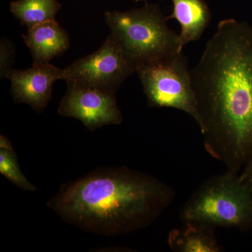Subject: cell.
<instances>
[{"mask_svg": "<svg viewBox=\"0 0 252 252\" xmlns=\"http://www.w3.org/2000/svg\"><path fill=\"white\" fill-rule=\"evenodd\" d=\"M191 72L207 153L240 173L252 158V26L220 21Z\"/></svg>", "mask_w": 252, "mask_h": 252, "instance_id": "6da1fadb", "label": "cell"}, {"mask_svg": "<svg viewBox=\"0 0 252 252\" xmlns=\"http://www.w3.org/2000/svg\"><path fill=\"white\" fill-rule=\"evenodd\" d=\"M175 196L172 187L145 172L101 167L63 184L46 205L83 231L117 236L150 226Z\"/></svg>", "mask_w": 252, "mask_h": 252, "instance_id": "7a4b0ae2", "label": "cell"}, {"mask_svg": "<svg viewBox=\"0 0 252 252\" xmlns=\"http://www.w3.org/2000/svg\"><path fill=\"white\" fill-rule=\"evenodd\" d=\"M182 223L245 230L252 227V191L240 173L225 171L204 182L181 210Z\"/></svg>", "mask_w": 252, "mask_h": 252, "instance_id": "3957f363", "label": "cell"}, {"mask_svg": "<svg viewBox=\"0 0 252 252\" xmlns=\"http://www.w3.org/2000/svg\"><path fill=\"white\" fill-rule=\"evenodd\" d=\"M105 20L114 37L136 65L183 51L180 34L167 26L157 5L128 11H107Z\"/></svg>", "mask_w": 252, "mask_h": 252, "instance_id": "277c9868", "label": "cell"}, {"mask_svg": "<svg viewBox=\"0 0 252 252\" xmlns=\"http://www.w3.org/2000/svg\"><path fill=\"white\" fill-rule=\"evenodd\" d=\"M150 107H170L187 113L198 124L191 72L183 52L141 63L136 67Z\"/></svg>", "mask_w": 252, "mask_h": 252, "instance_id": "5b68a950", "label": "cell"}, {"mask_svg": "<svg viewBox=\"0 0 252 252\" xmlns=\"http://www.w3.org/2000/svg\"><path fill=\"white\" fill-rule=\"evenodd\" d=\"M136 72V65L112 34L94 54L64 68V80L116 93L124 80Z\"/></svg>", "mask_w": 252, "mask_h": 252, "instance_id": "8992f818", "label": "cell"}, {"mask_svg": "<svg viewBox=\"0 0 252 252\" xmlns=\"http://www.w3.org/2000/svg\"><path fill=\"white\" fill-rule=\"evenodd\" d=\"M67 84V92L58 108L60 116L79 119L91 131L122 124V114L117 105L115 93L71 81Z\"/></svg>", "mask_w": 252, "mask_h": 252, "instance_id": "52a82bcc", "label": "cell"}, {"mask_svg": "<svg viewBox=\"0 0 252 252\" xmlns=\"http://www.w3.org/2000/svg\"><path fill=\"white\" fill-rule=\"evenodd\" d=\"M64 77V69L45 63L33 64L26 70L11 69L6 78L11 81L16 102L27 104L36 112H42L51 98L54 83Z\"/></svg>", "mask_w": 252, "mask_h": 252, "instance_id": "ba28073f", "label": "cell"}, {"mask_svg": "<svg viewBox=\"0 0 252 252\" xmlns=\"http://www.w3.org/2000/svg\"><path fill=\"white\" fill-rule=\"evenodd\" d=\"M23 38L31 50L33 64L49 63L51 59L63 54L69 46L67 33L56 20L33 26Z\"/></svg>", "mask_w": 252, "mask_h": 252, "instance_id": "9c48e42d", "label": "cell"}, {"mask_svg": "<svg viewBox=\"0 0 252 252\" xmlns=\"http://www.w3.org/2000/svg\"><path fill=\"white\" fill-rule=\"evenodd\" d=\"M173 12L167 20H177L181 26L180 40L182 48L198 40L211 20V12L204 0H171Z\"/></svg>", "mask_w": 252, "mask_h": 252, "instance_id": "30bf717a", "label": "cell"}, {"mask_svg": "<svg viewBox=\"0 0 252 252\" xmlns=\"http://www.w3.org/2000/svg\"><path fill=\"white\" fill-rule=\"evenodd\" d=\"M167 243L176 252L223 251L215 234V228L198 223H184V226L169 233Z\"/></svg>", "mask_w": 252, "mask_h": 252, "instance_id": "8fae6325", "label": "cell"}, {"mask_svg": "<svg viewBox=\"0 0 252 252\" xmlns=\"http://www.w3.org/2000/svg\"><path fill=\"white\" fill-rule=\"evenodd\" d=\"M61 5L57 0H17L11 3V12L28 28L56 20Z\"/></svg>", "mask_w": 252, "mask_h": 252, "instance_id": "7c38bea8", "label": "cell"}, {"mask_svg": "<svg viewBox=\"0 0 252 252\" xmlns=\"http://www.w3.org/2000/svg\"><path fill=\"white\" fill-rule=\"evenodd\" d=\"M0 173L18 188L28 191L37 190L21 171L14 149H0Z\"/></svg>", "mask_w": 252, "mask_h": 252, "instance_id": "4fadbf2b", "label": "cell"}, {"mask_svg": "<svg viewBox=\"0 0 252 252\" xmlns=\"http://www.w3.org/2000/svg\"><path fill=\"white\" fill-rule=\"evenodd\" d=\"M0 70H1V77H6L8 73L11 70V61L13 59L14 49L10 41L3 39L1 41V47H0Z\"/></svg>", "mask_w": 252, "mask_h": 252, "instance_id": "5bb4252c", "label": "cell"}, {"mask_svg": "<svg viewBox=\"0 0 252 252\" xmlns=\"http://www.w3.org/2000/svg\"><path fill=\"white\" fill-rule=\"evenodd\" d=\"M242 171L243 172L240 173V175L243 177V180L248 183L252 191V158L244 167Z\"/></svg>", "mask_w": 252, "mask_h": 252, "instance_id": "9a60e30c", "label": "cell"}, {"mask_svg": "<svg viewBox=\"0 0 252 252\" xmlns=\"http://www.w3.org/2000/svg\"><path fill=\"white\" fill-rule=\"evenodd\" d=\"M0 149H14L9 139L4 135H0Z\"/></svg>", "mask_w": 252, "mask_h": 252, "instance_id": "2e32d148", "label": "cell"}]
</instances>
